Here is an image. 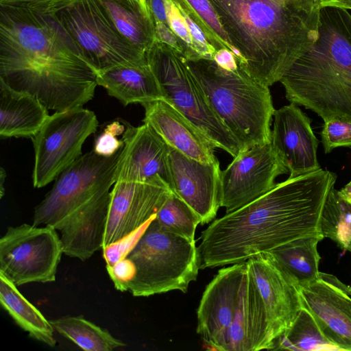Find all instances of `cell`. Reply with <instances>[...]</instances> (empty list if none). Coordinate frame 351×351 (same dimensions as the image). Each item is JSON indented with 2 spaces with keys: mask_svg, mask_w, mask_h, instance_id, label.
Returning <instances> with one entry per match:
<instances>
[{
  "mask_svg": "<svg viewBox=\"0 0 351 351\" xmlns=\"http://www.w3.org/2000/svg\"><path fill=\"white\" fill-rule=\"evenodd\" d=\"M164 1L170 29L185 42L191 49L195 51L186 21L179 8L172 0Z\"/></svg>",
  "mask_w": 351,
  "mask_h": 351,
  "instance_id": "836d02e7",
  "label": "cell"
},
{
  "mask_svg": "<svg viewBox=\"0 0 351 351\" xmlns=\"http://www.w3.org/2000/svg\"><path fill=\"white\" fill-rule=\"evenodd\" d=\"M125 125L122 136L124 145L115 170V182H156L171 190L170 147L146 123L138 127Z\"/></svg>",
  "mask_w": 351,
  "mask_h": 351,
  "instance_id": "2e32d148",
  "label": "cell"
},
{
  "mask_svg": "<svg viewBox=\"0 0 351 351\" xmlns=\"http://www.w3.org/2000/svg\"><path fill=\"white\" fill-rule=\"evenodd\" d=\"M97 127L95 114L82 106L49 115L32 138L34 186H45L77 160L82 155L84 141Z\"/></svg>",
  "mask_w": 351,
  "mask_h": 351,
  "instance_id": "30bf717a",
  "label": "cell"
},
{
  "mask_svg": "<svg viewBox=\"0 0 351 351\" xmlns=\"http://www.w3.org/2000/svg\"><path fill=\"white\" fill-rule=\"evenodd\" d=\"M97 85L124 106L163 99L147 60L112 67L97 73Z\"/></svg>",
  "mask_w": 351,
  "mask_h": 351,
  "instance_id": "603a6c76",
  "label": "cell"
},
{
  "mask_svg": "<svg viewBox=\"0 0 351 351\" xmlns=\"http://www.w3.org/2000/svg\"><path fill=\"white\" fill-rule=\"evenodd\" d=\"M321 138L326 154L336 147H351V121L338 118L325 121Z\"/></svg>",
  "mask_w": 351,
  "mask_h": 351,
  "instance_id": "d6a6232c",
  "label": "cell"
},
{
  "mask_svg": "<svg viewBox=\"0 0 351 351\" xmlns=\"http://www.w3.org/2000/svg\"><path fill=\"white\" fill-rule=\"evenodd\" d=\"M169 165L172 192L196 213L202 225L210 222L221 206L219 160L202 162L170 147Z\"/></svg>",
  "mask_w": 351,
  "mask_h": 351,
  "instance_id": "e0dca14e",
  "label": "cell"
},
{
  "mask_svg": "<svg viewBox=\"0 0 351 351\" xmlns=\"http://www.w3.org/2000/svg\"><path fill=\"white\" fill-rule=\"evenodd\" d=\"M247 271L246 261L221 269L202 294L197 311V332L209 349L226 351Z\"/></svg>",
  "mask_w": 351,
  "mask_h": 351,
  "instance_id": "4fadbf2b",
  "label": "cell"
},
{
  "mask_svg": "<svg viewBox=\"0 0 351 351\" xmlns=\"http://www.w3.org/2000/svg\"><path fill=\"white\" fill-rule=\"evenodd\" d=\"M49 322L57 332L86 351H112L126 346L106 330L82 317H63Z\"/></svg>",
  "mask_w": 351,
  "mask_h": 351,
  "instance_id": "f1b7e54d",
  "label": "cell"
},
{
  "mask_svg": "<svg viewBox=\"0 0 351 351\" xmlns=\"http://www.w3.org/2000/svg\"><path fill=\"white\" fill-rule=\"evenodd\" d=\"M141 1H144V0H141Z\"/></svg>",
  "mask_w": 351,
  "mask_h": 351,
  "instance_id": "7bdbcfd3",
  "label": "cell"
},
{
  "mask_svg": "<svg viewBox=\"0 0 351 351\" xmlns=\"http://www.w3.org/2000/svg\"><path fill=\"white\" fill-rule=\"evenodd\" d=\"M6 173L3 167H1L0 171V197L1 198L3 196L4 194V187L3 184L5 181Z\"/></svg>",
  "mask_w": 351,
  "mask_h": 351,
  "instance_id": "60d3db41",
  "label": "cell"
},
{
  "mask_svg": "<svg viewBox=\"0 0 351 351\" xmlns=\"http://www.w3.org/2000/svg\"><path fill=\"white\" fill-rule=\"evenodd\" d=\"M120 35L146 54L156 41L152 15L144 1L99 0Z\"/></svg>",
  "mask_w": 351,
  "mask_h": 351,
  "instance_id": "d4e9b609",
  "label": "cell"
},
{
  "mask_svg": "<svg viewBox=\"0 0 351 351\" xmlns=\"http://www.w3.org/2000/svg\"><path fill=\"white\" fill-rule=\"evenodd\" d=\"M347 251H349V252H351V238H350L349 244H348V247H347Z\"/></svg>",
  "mask_w": 351,
  "mask_h": 351,
  "instance_id": "b9f144b4",
  "label": "cell"
},
{
  "mask_svg": "<svg viewBox=\"0 0 351 351\" xmlns=\"http://www.w3.org/2000/svg\"><path fill=\"white\" fill-rule=\"evenodd\" d=\"M339 191L340 195L351 204V180Z\"/></svg>",
  "mask_w": 351,
  "mask_h": 351,
  "instance_id": "ab89813d",
  "label": "cell"
},
{
  "mask_svg": "<svg viewBox=\"0 0 351 351\" xmlns=\"http://www.w3.org/2000/svg\"><path fill=\"white\" fill-rule=\"evenodd\" d=\"M49 114L35 96L19 91L0 79V136L30 137L38 132Z\"/></svg>",
  "mask_w": 351,
  "mask_h": 351,
  "instance_id": "cb8c5ba5",
  "label": "cell"
},
{
  "mask_svg": "<svg viewBox=\"0 0 351 351\" xmlns=\"http://www.w3.org/2000/svg\"><path fill=\"white\" fill-rule=\"evenodd\" d=\"M36 5L60 25L96 74L147 60L146 54L120 35L99 0H51Z\"/></svg>",
  "mask_w": 351,
  "mask_h": 351,
  "instance_id": "52a82bcc",
  "label": "cell"
},
{
  "mask_svg": "<svg viewBox=\"0 0 351 351\" xmlns=\"http://www.w3.org/2000/svg\"><path fill=\"white\" fill-rule=\"evenodd\" d=\"M289 172L271 143L243 150L221 173V206L233 212L263 195Z\"/></svg>",
  "mask_w": 351,
  "mask_h": 351,
  "instance_id": "7c38bea8",
  "label": "cell"
},
{
  "mask_svg": "<svg viewBox=\"0 0 351 351\" xmlns=\"http://www.w3.org/2000/svg\"><path fill=\"white\" fill-rule=\"evenodd\" d=\"M263 349L271 350L267 316L263 300L248 269L239 307L229 331L226 351Z\"/></svg>",
  "mask_w": 351,
  "mask_h": 351,
  "instance_id": "44dd1931",
  "label": "cell"
},
{
  "mask_svg": "<svg viewBox=\"0 0 351 351\" xmlns=\"http://www.w3.org/2000/svg\"><path fill=\"white\" fill-rule=\"evenodd\" d=\"M324 238L322 234L301 237L265 254L300 289L315 281L319 276L321 257L317 245Z\"/></svg>",
  "mask_w": 351,
  "mask_h": 351,
  "instance_id": "484cf974",
  "label": "cell"
},
{
  "mask_svg": "<svg viewBox=\"0 0 351 351\" xmlns=\"http://www.w3.org/2000/svg\"><path fill=\"white\" fill-rule=\"evenodd\" d=\"M351 302V301H350Z\"/></svg>",
  "mask_w": 351,
  "mask_h": 351,
  "instance_id": "ee69618b",
  "label": "cell"
},
{
  "mask_svg": "<svg viewBox=\"0 0 351 351\" xmlns=\"http://www.w3.org/2000/svg\"><path fill=\"white\" fill-rule=\"evenodd\" d=\"M300 291L303 306L314 315L328 339L340 350L351 351V286L320 272L315 281Z\"/></svg>",
  "mask_w": 351,
  "mask_h": 351,
  "instance_id": "ac0fdd59",
  "label": "cell"
},
{
  "mask_svg": "<svg viewBox=\"0 0 351 351\" xmlns=\"http://www.w3.org/2000/svg\"><path fill=\"white\" fill-rule=\"evenodd\" d=\"M336 180L335 173L321 168L289 177L214 220L200 236V269L242 263L293 240L322 234V213Z\"/></svg>",
  "mask_w": 351,
  "mask_h": 351,
  "instance_id": "7a4b0ae2",
  "label": "cell"
},
{
  "mask_svg": "<svg viewBox=\"0 0 351 351\" xmlns=\"http://www.w3.org/2000/svg\"><path fill=\"white\" fill-rule=\"evenodd\" d=\"M311 123L308 117L293 103L275 110L271 143L289 177L321 168L317 157L319 141Z\"/></svg>",
  "mask_w": 351,
  "mask_h": 351,
  "instance_id": "d6986e66",
  "label": "cell"
},
{
  "mask_svg": "<svg viewBox=\"0 0 351 351\" xmlns=\"http://www.w3.org/2000/svg\"><path fill=\"white\" fill-rule=\"evenodd\" d=\"M153 21L162 22L169 26L164 0H144Z\"/></svg>",
  "mask_w": 351,
  "mask_h": 351,
  "instance_id": "8d00e7d4",
  "label": "cell"
},
{
  "mask_svg": "<svg viewBox=\"0 0 351 351\" xmlns=\"http://www.w3.org/2000/svg\"><path fill=\"white\" fill-rule=\"evenodd\" d=\"M146 58L160 88L163 99L197 126L213 143L233 158L240 145L210 106L188 66L184 55L156 40Z\"/></svg>",
  "mask_w": 351,
  "mask_h": 351,
  "instance_id": "ba28073f",
  "label": "cell"
},
{
  "mask_svg": "<svg viewBox=\"0 0 351 351\" xmlns=\"http://www.w3.org/2000/svg\"><path fill=\"white\" fill-rule=\"evenodd\" d=\"M185 60L213 110L238 141L241 152L271 143L275 109L268 86L240 66L229 71L213 59Z\"/></svg>",
  "mask_w": 351,
  "mask_h": 351,
  "instance_id": "8992f818",
  "label": "cell"
},
{
  "mask_svg": "<svg viewBox=\"0 0 351 351\" xmlns=\"http://www.w3.org/2000/svg\"><path fill=\"white\" fill-rule=\"evenodd\" d=\"M164 230L195 241V230L201 220L196 213L181 198L171 192L154 218Z\"/></svg>",
  "mask_w": 351,
  "mask_h": 351,
  "instance_id": "4dcf8cb0",
  "label": "cell"
},
{
  "mask_svg": "<svg viewBox=\"0 0 351 351\" xmlns=\"http://www.w3.org/2000/svg\"><path fill=\"white\" fill-rule=\"evenodd\" d=\"M171 192L160 183L115 182L110 191L102 249L146 226L156 217Z\"/></svg>",
  "mask_w": 351,
  "mask_h": 351,
  "instance_id": "5bb4252c",
  "label": "cell"
},
{
  "mask_svg": "<svg viewBox=\"0 0 351 351\" xmlns=\"http://www.w3.org/2000/svg\"><path fill=\"white\" fill-rule=\"evenodd\" d=\"M0 303L16 324L28 332L30 337L51 347L56 346L53 337L55 330L49 321L1 273Z\"/></svg>",
  "mask_w": 351,
  "mask_h": 351,
  "instance_id": "4316f807",
  "label": "cell"
},
{
  "mask_svg": "<svg viewBox=\"0 0 351 351\" xmlns=\"http://www.w3.org/2000/svg\"><path fill=\"white\" fill-rule=\"evenodd\" d=\"M112 132L104 128L97 137L93 151L98 155L109 157L116 154L124 145L123 140H119Z\"/></svg>",
  "mask_w": 351,
  "mask_h": 351,
  "instance_id": "e575fe53",
  "label": "cell"
},
{
  "mask_svg": "<svg viewBox=\"0 0 351 351\" xmlns=\"http://www.w3.org/2000/svg\"><path fill=\"white\" fill-rule=\"evenodd\" d=\"M62 254L60 237L53 227H9L0 239V273L16 287L54 282Z\"/></svg>",
  "mask_w": 351,
  "mask_h": 351,
  "instance_id": "8fae6325",
  "label": "cell"
},
{
  "mask_svg": "<svg viewBox=\"0 0 351 351\" xmlns=\"http://www.w3.org/2000/svg\"><path fill=\"white\" fill-rule=\"evenodd\" d=\"M121 148L105 157L93 150L82 155L62 171L35 208L32 225L60 230L72 219L110 192Z\"/></svg>",
  "mask_w": 351,
  "mask_h": 351,
  "instance_id": "9c48e42d",
  "label": "cell"
},
{
  "mask_svg": "<svg viewBox=\"0 0 351 351\" xmlns=\"http://www.w3.org/2000/svg\"><path fill=\"white\" fill-rule=\"evenodd\" d=\"M110 201V192L60 230V241L64 254L86 261L95 252L102 250Z\"/></svg>",
  "mask_w": 351,
  "mask_h": 351,
  "instance_id": "7402d4cb",
  "label": "cell"
},
{
  "mask_svg": "<svg viewBox=\"0 0 351 351\" xmlns=\"http://www.w3.org/2000/svg\"><path fill=\"white\" fill-rule=\"evenodd\" d=\"M319 7L343 8L351 11V0H315Z\"/></svg>",
  "mask_w": 351,
  "mask_h": 351,
  "instance_id": "74e56055",
  "label": "cell"
},
{
  "mask_svg": "<svg viewBox=\"0 0 351 351\" xmlns=\"http://www.w3.org/2000/svg\"><path fill=\"white\" fill-rule=\"evenodd\" d=\"M154 218L126 255L106 267L110 278L117 290L136 297L186 293L200 269L195 241L162 230Z\"/></svg>",
  "mask_w": 351,
  "mask_h": 351,
  "instance_id": "5b68a950",
  "label": "cell"
},
{
  "mask_svg": "<svg viewBox=\"0 0 351 351\" xmlns=\"http://www.w3.org/2000/svg\"><path fill=\"white\" fill-rule=\"evenodd\" d=\"M279 82L290 103L351 121V11L321 8L317 40Z\"/></svg>",
  "mask_w": 351,
  "mask_h": 351,
  "instance_id": "277c9868",
  "label": "cell"
},
{
  "mask_svg": "<svg viewBox=\"0 0 351 351\" xmlns=\"http://www.w3.org/2000/svg\"><path fill=\"white\" fill-rule=\"evenodd\" d=\"M51 0H0L1 4H37Z\"/></svg>",
  "mask_w": 351,
  "mask_h": 351,
  "instance_id": "f35d334b",
  "label": "cell"
},
{
  "mask_svg": "<svg viewBox=\"0 0 351 351\" xmlns=\"http://www.w3.org/2000/svg\"><path fill=\"white\" fill-rule=\"evenodd\" d=\"M265 309L271 350L304 306L300 289L265 253L246 261Z\"/></svg>",
  "mask_w": 351,
  "mask_h": 351,
  "instance_id": "9a60e30c",
  "label": "cell"
},
{
  "mask_svg": "<svg viewBox=\"0 0 351 351\" xmlns=\"http://www.w3.org/2000/svg\"><path fill=\"white\" fill-rule=\"evenodd\" d=\"M321 233L337 243L343 251L351 238V204L333 186L326 198L322 213Z\"/></svg>",
  "mask_w": 351,
  "mask_h": 351,
  "instance_id": "f546056e",
  "label": "cell"
},
{
  "mask_svg": "<svg viewBox=\"0 0 351 351\" xmlns=\"http://www.w3.org/2000/svg\"><path fill=\"white\" fill-rule=\"evenodd\" d=\"M185 1L203 23L206 28L208 42L215 51L226 48L233 53L238 63L241 64L243 58L240 52L231 45L230 39L223 29L218 16L210 1L208 0Z\"/></svg>",
  "mask_w": 351,
  "mask_h": 351,
  "instance_id": "1f68e13d",
  "label": "cell"
},
{
  "mask_svg": "<svg viewBox=\"0 0 351 351\" xmlns=\"http://www.w3.org/2000/svg\"><path fill=\"white\" fill-rule=\"evenodd\" d=\"M0 79L55 112L83 106L97 86L72 39L36 4L0 3Z\"/></svg>",
  "mask_w": 351,
  "mask_h": 351,
  "instance_id": "6da1fadb",
  "label": "cell"
},
{
  "mask_svg": "<svg viewBox=\"0 0 351 351\" xmlns=\"http://www.w3.org/2000/svg\"><path fill=\"white\" fill-rule=\"evenodd\" d=\"M243 63L239 66L269 87L319 36L315 0H208Z\"/></svg>",
  "mask_w": 351,
  "mask_h": 351,
  "instance_id": "3957f363",
  "label": "cell"
},
{
  "mask_svg": "<svg viewBox=\"0 0 351 351\" xmlns=\"http://www.w3.org/2000/svg\"><path fill=\"white\" fill-rule=\"evenodd\" d=\"M213 60L220 67L229 71H236L239 68L234 55L226 48L216 51Z\"/></svg>",
  "mask_w": 351,
  "mask_h": 351,
  "instance_id": "d590c367",
  "label": "cell"
},
{
  "mask_svg": "<svg viewBox=\"0 0 351 351\" xmlns=\"http://www.w3.org/2000/svg\"><path fill=\"white\" fill-rule=\"evenodd\" d=\"M273 350H340L328 339L314 315L304 306L290 327L276 339Z\"/></svg>",
  "mask_w": 351,
  "mask_h": 351,
  "instance_id": "83f0119b",
  "label": "cell"
},
{
  "mask_svg": "<svg viewBox=\"0 0 351 351\" xmlns=\"http://www.w3.org/2000/svg\"><path fill=\"white\" fill-rule=\"evenodd\" d=\"M143 123L149 125L171 148L205 163L218 160L215 147L191 121L163 99L142 104Z\"/></svg>",
  "mask_w": 351,
  "mask_h": 351,
  "instance_id": "ffe728a7",
  "label": "cell"
}]
</instances>
